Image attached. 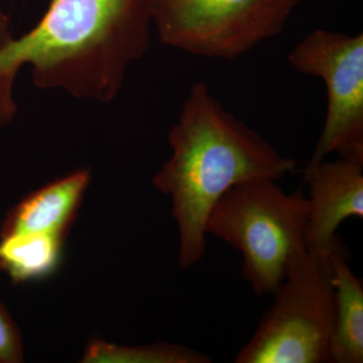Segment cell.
Returning a JSON list of instances; mask_svg holds the SVG:
<instances>
[{
  "label": "cell",
  "instance_id": "2",
  "mask_svg": "<svg viewBox=\"0 0 363 363\" xmlns=\"http://www.w3.org/2000/svg\"><path fill=\"white\" fill-rule=\"evenodd\" d=\"M169 143L172 156L152 182L171 198L184 269L204 257L207 219L222 196L247 182L281 180L297 168L295 160L227 111L205 82L191 87Z\"/></svg>",
  "mask_w": 363,
  "mask_h": 363
},
{
  "label": "cell",
  "instance_id": "13",
  "mask_svg": "<svg viewBox=\"0 0 363 363\" xmlns=\"http://www.w3.org/2000/svg\"><path fill=\"white\" fill-rule=\"evenodd\" d=\"M11 40L9 18L0 11V49Z\"/></svg>",
  "mask_w": 363,
  "mask_h": 363
},
{
  "label": "cell",
  "instance_id": "8",
  "mask_svg": "<svg viewBox=\"0 0 363 363\" xmlns=\"http://www.w3.org/2000/svg\"><path fill=\"white\" fill-rule=\"evenodd\" d=\"M89 183V171L79 169L30 193L7 215L1 238L26 233L66 235Z\"/></svg>",
  "mask_w": 363,
  "mask_h": 363
},
{
  "label": "cell",
  "instance_id": "7",
  "mask_svg": "<svg viewBox=\"0 0 363 363\" xmlns=\"http://www.w3.org/2000/svg\"><path fill=\"white\" fill-rule=\"evenodd\" d=\"M309 187L306 247L329 255L338 240V227L346 219L363 217V161L339 157L304 171Z\"/></svg>",
  "mask_w": 363,
  "mask_h": 363
},
{
  "label": "cell",
  "instance_id": "1",
  "mask_svg": "<svg viewBox=\"0 0 363 363\" xmlns=\"http://www.w3.org/2000/svg\"><path fill=\"white\" fill-rule=\"evenodd\" d=\"M152 0H52L32 30L0 49V125L16 112L13 85L30 67L40 88L107 102L147 51Z\"/></svg>",
  "mask_w": 363,
  "mask_h": 363
},
{
  "label": "cell",
  "instance_id": "6",
  "mask_svg": "<svg viewBox=\"0 0 363 363\" xmlns=\"http://www.w3.org/2000/svg\"><path fill=\"white\" fill-rule=\"evenodd\" d=\"M288 61L326 88L323 130L305 169L333 152L363 161V33L314 30L295 45Z\"/></svg>",
  "mask_w": 363,
  "mask_h": 363
},
{
  "label": "cell",
  "instance_id": "4",
  "mask_svg": "<svg viewBox=\"0 0 363 363\" xmlns=\"http://www.w3.org/2000/svg\"><path fill=\"white\" fill-rule=\"evenodd\" d=\"M272 295L274 304L234 362H330L334 325L330 255L307 250Z\"/></svg>",
  "mask_w": 363,
  "mask_h": 363
},
{
  "label": "cell",
  "instance_id": "11",
  "mask_svg": "<svg viewBox=\"0 0 363 363\" xmlns=\"http://www.w3.org/2000/svg\"><path fill=\"white\" fill-rule=\"evenodd\" d=\"M82 362L87 363H209L211 358L179 344L121 346L92 339L86 346Z\"/></svg>",
  "mask_w": 363,
  "mask_h": 363
},
{
  "label": "cell",
  "instance_id": "9",
  "mask_svg": "<svg viewBox=\"0 0 363 363\" xmlns=\"http://www.w3.org/2000/svg\"><path fill=\"white\" fill-rule=\"evenodd\" d=\"M334 325L330 362H363V286L351 271L350 252L338 238L330 253Z\"/></svg>",
  "mask_w": 363,
  "mask_h": 363
},
{
  "label": "cell",
  "instance_id": "3",
  "mask_svg": "<svg viewBox=\"0 0 363 363\" xmlns=\"http://www.w3.org/2000/svg\"><path fill=\"white\" fill-rule=\"evenodd\" d=\"M309 203L301 191L286 194L278 181L231 188L207 219V235L242 255L243 278L259 297L272 295L306 252Z\"/></svg>",
  "mask_w": 363,
  "mask_h": 363
},
{
  "label": "cell",
  "instance_id": "10",
  "mask_svg": "<svg viewBox=\"0 0 363 363\" xmlns=\"http://www.w3.org/2000/svg\"><path fill=\"white\" fill-rule=\"evenodd\" d=\"M65 235L26 233L2 236L0 269L14 283H25L49 276L56 269Z\"/></svg>",
  "mask_w": 363,
  "mask_h": 363
},
{
  "label": "cell",
  "instance_id": "5",
  "mask_svg": "<svg viewBox=\"0 0 363 363\" xmlns=\"http://www.w3.org/2000/svg\"><path fill=\"white\" fill-rule=\"evenodd\" d=\"M300 0H152L162 44L209 59L233 60L279 35Z\"/></svg>",
  "mask_w": 363,
  "mask_h": 363
},
{
  "label": "cell",
  "instance_id": "12",
  "mask_svg": "<svg viewBox=\"0 0 363 363\" xmlns=\"http://www.w3.org/2000/svg\"><path fill=\"white\" fill-rule=\"evenodd\" d=\"M23 359L20 329L6 307L0 303V363H18Z\"/></svg>",
  "mask_w": 363,
  "mask_h": 363
}]
</instances>
